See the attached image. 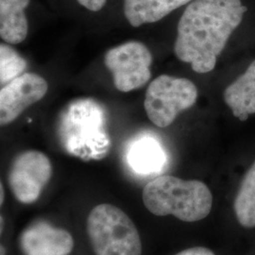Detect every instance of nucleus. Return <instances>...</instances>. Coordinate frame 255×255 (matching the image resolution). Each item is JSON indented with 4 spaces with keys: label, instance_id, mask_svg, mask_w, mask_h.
I'll return each instance as SVG.
<instances>
[{
    "label": "nucleus",
    "instance_id": "5",
    "mask_svg": "<svg viewBox=\"0 0 255 255\" xmlns=\"http://www.w3.org/2000/svg\"><path fill=\"white\" fill-rule=\"evenodd\" d=\"M198 99L196 85L187 79L161 75L150 82L145 99L148 119L157 127H168Z\"/></svg>",
    "mask_w": 255,
    "mask_h": 255
},
{
    "label": "nucleus",
    "instance_id": "15",
    "mask_svg": "<svg viewBox=\"0 0 255 255\" xmlns=\"http://www.w3.org/2000/svg\"><path fill=\"white\" fill-rule=\"evenodd\" d=\"M27 63L12 46L2 43L0 45V82L6 85L27 69Z\"/></svg>",
    "mask_w": 255,
    "mask_h": 255
},
{
    "label": "nucleus",
    "instance_id": "10",
    "mask_svg": "<svg viewBox=\"0 0 255 255\" xmlns=\"http://www.w3.org/2000/svg\"><path fill=\"white\" fill-rule=\"evenodd\" d=\"M224 101L234 116L241 121L255 114V60L245 73L226 88Z\"/></svg>",
    "mask_w": 255,
    "mask_h": 255
},
{
    "label": "nucleus",
    "instance_id": "11",
    "mask_svg": "<svg viewBox=\"0 0 255 255\" xmlns=\"http://www.w3.org/2000/svg\"><path fill=\"white\" fill-rule=\"evenodd\" d=\"M193 0H124V14L132 27H140L164 18Z\"/></svg>",
    "mask_w": 255,
    "mask_h": 255
},
{
    "label": "nucleus",
    "instance_id": "8",
    "mask_svg": "<svg viewBox=\"0 0 255 255\" xmlns=\"http://www.w3.org/2000/svg\"><path fill=\"white\" fill-rule=\"evenodd\" d=\"M48 90L44 78L34 73L25 72L4 85L0 90V124L6 126L19 116L41 101Z\"/></svg>",
    "mask_w": 255,
    "mask_h": 255
},
{
    "label": "nucleus",
    "instance_id": "3",
    "mask_svg": "<svg viewBox=\"0 0 255 255\" xmlns=\"http://www.w3.org/2000/svg\"><path fill=\"white\" fill-rule=\"evenodd\" d=\"M105 120V111L98 101L81 99L69 103L58 123V133L66 150L85 159L105 154L110 146Z\"/></svg>",
    "mask_w": 255,
    "mask_h": 255
},
{
    "label": "nucleus",
    "instance_id": "2",
    "mask_svg": "<svg viewBox=\"0 0 255 255\" xmlns=\"http://www.w3.org/2000/svg\"><path fill=\"white\" fill-rule=\"evenodd\" d=\"M142 198L146 209L155 216L172 215L185 222L205 219L213 205L212 193L205 183L168 175L148 182Z\"/></svg>",
    "mask_w": 255,
    "mask_h": 255
},
{
    "label": "nucleus",
    "instance_id": "20",
    "mask_svg": "<svg viewBox=\"0 0 255 255\" xmlns=\"http://www.w3.org/2000/svg\"><path fill=\"white\" fill-rule=\"evenodd\" d=\"M2 228H3V217H1V232H2Z\"/></svg>",
    "mask_w": 255,
    "mask_h": 255
},
{
    "label": "nucleus",
    "instance_id": "18",
    "mask_svg": "<svg viewBox=\"0 0 255 255\" xmlns=\"http://www.w3.org/2000/svg\"><path fill=\"white\" fill-rule=\"evenodd\" d=\"M0 190H1V195H0V197H1L0 204H3V201H4V191H3V184H2V183H1V185H0Z\"/></svg>",
    "mask_w": 255,
    "mask_h": 255
},
{
    "label": "nucleus",
    "instance_id": "12",
    "mask_svg": "<svg viewBox=\"0 0 255 255\" xmlns=\"http://www.w3.org/2000/svg\"><path fill=\"white\" fill-rule=\"evenodd\" d=\"M30 0H0V36L11 45L27 38L28 23L25 9Z\"/></svg>",
    "mask_w": 255,
    "mask_h": 255
},
{
    "label": "nucleus",
    "instance_id": "16",
    "mask_svg": "<svg viewBox=\"0 0 255 255\" xmlns=\"http://www.w3.org/2000/svg\"><path fill=\"white\" fill-rule=\"evenodd\" d=\"M77 1L81 6L91 11L101 10L107 2V0H77Z\"/></svg>",
    "mask_w": 255,
    "mask_h": 255
},
{
    "label": "nucleus",
    "instance_id": "13",
    "mask_svg": "<svg viewBox=\"0 0 255 255\" xmlns=\"http://www.w3.org/2000/svg\"><path fill=\"white\" fill-rule=\"evenodd\" d=\"M165 160L163 147L151 137L138 139L128 152V162L137 173H157L164 167Z\"/></svg>",
    "mask_w": 255,
    "mask_h": 255
},
{
    "label": "nucleus",
    "instance_id": "4",
    "mask_svg": "<svg viewBox=\"0 0 255 255\" xmlns=\"http://www.w3.org/2000/svg\"><path fill=\"white\" fill-rule=\"evenodd\" d=\"M87 234L96 255H141L142 244L136 226L118 207L102 203L87 219Z\"/></svg>",
    "mask_w": 255,
    "mask_h": 255
},
{
    "label": "nucleus",
    "instance_id": "19",
    "mask_svg": "<svg viewBox=\"0 0 255 255\" xmlns=\"http://www.w3.org/2000/svg\"><path fill=\"white\" fill-rule=\"evenodd\" d=\"M1 255H5V249L3 246H1Z\"/></svg>",
    "mask_w": 255,
    "mask_h": 255
},
{
    "label": "nucleus",
    "instance_id": "17",
    "mask_svg": "<svg viewBox=\"0 0 255 255\" xmlns=\"http://www.w3.org/2000/svg\"><path fill=\"white\" fill-rule=\"evenodd\" d=\"M176 255H215L214 253L206 248L203 247H195V248H190L187 250H184L181 253L177 254Z\"/></svg>",
    "mask_w": 255,
    "mask_h": 255
},
{
    "label": "nucleus",
    "instance_id": "14",
    "mask_svg": "<svg viewBox=\"0 0 255 255\" xmlns=\"http://www.w3.org/2000/svg\"><path fill=\"white\" fill-rule=\"evenodd\" d=\"M238 222L246 228L255 227V162L248 170L235 201Z\"/></svg>",
    "mask_w": 255,
    "mask_h": 255
},
{
    "label": "nucleus",
    "instance_id": "1",
    "mask_svg": "<svg viewBox=\"0 0 255 255\" xmlns=\"http://www.w3.org/2000/svg\"><path fill=\"white\" fill-rule=\"evenodd\" d=\"M246 11L241 0H193L178 23L177 58L197 73L211 72Z\"/></svg>",
    "mask_w": 255,
    "mask_h": 255
},
{
    "label": "nucleus",
    "instance_id": "9",
    "mask_svg": "<svg viewBox=\"0 0 255 255\" xmlns=\"http://www.w3.org/2000/svg\"><path fill=\"white\" fill-rule=\"evenodd\" d=\"M19 246L24 255H68L73 251L74 240L66 230L38 221L23 231Z\"/></svg>",
    "mask_w": 255,
    "mask_h": 255
},
{
    "label": "nucleus",
    "instance_id": "6",
    "mask_svg": "<svg viewBox=\"0 0 255 255\" xmlns=\"http://www.w3.org/2000/svg\"><path fill=\"white\" fill-rule=\"evenodd\" d=\"M104 64L113 75L116 88L120 92L133 91L150 80L152 55L141 42L130 41L109 49Z\"/></svg>",
    "mask_w": 255,
    "mask_h": 255
},
{
    "label": "nucleus",
    "instance_id": "7",
    "mask_svg": "<svg viewBox=\"0 0 255 255\" xmlns=\"http://www.w3.org/2000/svg\"><path fill=\"white\" fill-rule=\"evenodd\" d=\"M52 176V165L46 154L27 150L17 155L9 167V188L17 201L29 204L37 201Z\"/></svg>",
    "mask_w": 255,
    "mask_h": 255
}]
</instances>
